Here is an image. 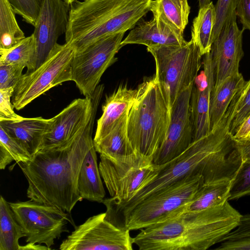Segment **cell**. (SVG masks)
I'll return each instance as SVG.
<instances>
[{
	"label": "cell",
	"mask_w": 250,
	"mask_h": 250,
	"mask_svg": "<svg viewBox=\"0 0 250 250\" xmlns=\"http://www.w3.org/2000/svg\"><path fill=\"white\" fill-rule=\"evenodd\" d=\"M216 250H250V236L226 240L219 243Z\"/></svg>",
	"instance_id": "74e56055"
},
{
	"label": "cell",
	"mask_w": 250,
	"mask_h": 250,
	"mask_svg": "<svg viewBox=\"0 0 250 250\" xmlns=\"http://www.w3.org/2000/svg\"><path fill=\"white\" fill-rule=\"evenodd\" d=\"M91 104L90 96L76 99L53 117L52 125L40 150L59 147L76 137L87 123Z\"/></svg>",
	"instance_id": "2e32d148"
},
{
	"label": "cell",
	"mask_w": 250,
	"mask_h": 250,
	"mask_svg": "<svg viewBox=\"0 0 250 250\" xmlns=\"http://www.w3.org/2000/svg\"><path fill=\"white\" fill-rule=\"evenodd\" d=\"M102 95V92L96 91L91 96L87 123L72 140L59 147L40 150L29 161L18 164L27 181V196L30 199L68 213L83 200L79 191V175L94 146L93 128Z\"/></svg>",
	"instance_id": "6da1fadb"
},
{
	"label": "cell",
	"mask_w": 250,
	"mask_h": 250,
	"mask_svg": "<svg viewBox=\"0 0 250 250\" xmlns=\"http://www.w3.org/2000/svg\"><path fill=\"white\" fill-rule=\"evenodd\" d=\"M204 184L202 176L192 172L147 196L122 218L121 227L141 229L165 220L190 202Z\"/></svg>",
	"instance_id": "52a82bcc"
},
{
	"label": "cell",
	"mask_w": 250,
	"mask_h": 250,
	"mask_svg": "<svg viewBox=\"0 0 250 250\" xmlns=\"http://www.w3.org/2000/svg\"><path fill=\"white\" fill-rule=\"evenodd\" d=\"M147 50L155 60V78L170 110L180 94L193 85L202 56L191 40L179 45L148 47Z\"/></svg>",
	"instance_id": "8992f818"
},
{
	"label": "cell",
	"mask_w": 250,
	"mask_h": 250,
	"mask_svg": "<svg viewBox=\"0 0 250 250\" xmlns=\"http://www.w3.org/2000/svg\"><path fill=\"white\" fill-rule=\"evenodd\" d=\"M0 63L18 64L26 67L27 71L35 69L36 43L32 34L25 37L13 47L0 50Z\"/></svg>",
	"instance_id": "f1b7e54d"
},
{
	"label": "cell",
	"mask_w": 250,
	"mask_h": 250,
	"mask_svg": "<svg viewBox=\"0 0 250 250\" xmlns=\"http://www.w3.org/2000/svg\"><path fill=\"white\" fill-rule=\"evenodd\" d=\"M150 11L153 17L183 34L188 22L190 7L188 0H152Z\"/></svg>",
	"instance_id": "d4e9b609"
},
{
	"label": "cell",
	"mask_w": 250,
	"mask_h": 250,
	"mask_svg": "<svg viewBox=\"0 0 250 250\" xmlns=\"http://www.w3.org/2000/svg\"><path fill=\"white\" fill-rule=\"evenodd\" d=\"M229 106L231 110L229 130L231 135L250 114V80L246 81L243 87L232 99Z\"/></svg>",
	"instance_id": "4dcf8cb0"
},
{
	"label": "cell",
	"mask_w": 250,
	"mask_h": 250,
	"mask_svg": "<svg viewBox=\"0 0 250 250\" xmlns=\"http://www.w3.org/2000/svg\"><path fill=\"white\" fill-rule=\"evenodd\" d=\"M127 115L129 140L141 157L151 161L163 143L170 110L155 77L141 83Z\"/></svg>",
	"instance_id": "5b68a950"
},
{
	"label": "cell",
	"mask_w": 250,
	"mask_h": 250,
	"mask_svg": "<svg viewBox=\"0 0 250 250\" xmlns=\"http://www.w3.org/2000/svg\"><path fill=\"white\" fill-rule=\"evenodd\" d=\"M236 14L243 28L250 32V0H238Z\"/></svg>",
	"instance_id": "f35d334b"
},
{
	"label": "cell",
	"mask_w": 250,
	"mask_h": 250,
	"mask_svg": "<svg viewBox=\"0 0 250 250\" xmlns=\"http://www.w3.org/2000/svg\"><path fill=\"white\" fill-rule=\"evenodd\" d=\"M232 18L223 27L213 42L211 50L214 73V88H216L230 76L239 72V64L244 56L243 34L236 21Z\"/></svg>",
	"instance_id": "9a60e30c"
},
{
	"label": "cell",
	"mask_w": 250,
	"mask_h": 250,
	"mask_svg": "<svg viewBox=\"0 0 250 250\" xmlns=\"http://www.w3.org/2000/svg\"><path fill=\"white\" fill-rule=\"evenodd\" d=\"M250 236V214L242 215L237 227L227 234L221 242Z\"/></svg>",
	"instance_id": "8d00e7d4"
},
{
	"label": "cell",
	"mask_w": 250,
	"mask_h": 250,
	"mask_svg": "<svg viewBox=\"0 0 250 250\" xmlns=\"http://www.w3.org/2000/svg\"><path fill=\"white\" fill-rule=\"evenodd\" d=\"M24 68L20 65L0 63V89L15 88Z\"/></svg>",
	"instance_id": "e575fe53"
},
{
	"label": "cell",
	"mask_w": 250,
	"mask_h": 250,
	"mask_svg": "<svg viewBox=\"0 0 250 250\" xmlns=\"http://www.w3.org/2000/svg\"><path fill=\"white\" fill-rule=\"evenodd\" d=\"M64 0L65 1H66L67 3H68L69 4L71 5L76 0Z\"/></svg>",
	"instance_id": "ee69618b"
},
{
	"label": "cell",
	"mask_w": 250,
	"mask_h": 250,
	"mask_svg": "<svg viewBox=\"0 0 250 250\" xmlns=\"http://www.w3.org/2000/svg\"><path fill=\"white\" fill-rule=\"evenodd\" d=\"M27 243L44 244L50 250L71 223L68 213L53 206L30 199L9 203Z\"/></svg>",
	"instance_id": "30bf717a"
},
{
	"label": "cell",
	"mask_w": 250,
	"mask_h": 250,
	"mask_svg": "<svg viewBox=\"0 0 250 250\" xmlns=\"http://www.w3.org/2000/svg\"><path fill=\"white\" fill-rule=\"evenodd\" d=\"M250 195V160L242 162L232 180L229 200Z\"/></svg>",
	"instance_id": "d6a6232c"
},
{
	"label": "cell",
	"mask_w": 250,
	"mask_h": 250,
	"mask_svg": "<svg viewBox=\"0 0 250 250\" xmlns=\"http://www.w3.org/2000/svg\"><path fill=\"white\" fill-rule=\"evenodd\" d=\"M203 70L193 83L190 101L193 141L211 131L209 106L214 88V73L211 52L203 56Z\"/></svg>",
	"instance_id": "e0dca14e"
},
{
	"label": "cell",
	"mask_w": 250,
	"mask_h": 250,
	"mask_svg": "<svg viewBox=\"0 0 250 250\" xmlns=\"http://www.w3.org/2000/svg\"><path fill=\"white\" fill-rule=\"evenodd\" d=\"M232 180L204 184L193 199L174 213L198 212L223 205L229 201Z\"/></svg>",
	"instance_id": "7402d4cb"
},
{
	"label": "cell",
	"mask_w": 250,
	"mask_h": 250,
	"mask_svg": "<svg viewBox=\"0 0 250 250\" xmlns=\"http://www.w3.org/2000/svg\"><path fill=\"white\" fill-rule=\"evenodd\" d=\"M152 0H84L71 4L65 42L79 51L106 36L133 28Z\"/></svg>",
	"instance_id": "277c9868"
},
{
	"label": "cell",
	"mask_w": 250,
	"mask_h": 250,
	"mask_svg": "<svg viewBox=\"0 0 250 250\" xmlns=\"http://www.w3.org/2000/svg\"><path fill=\"white\" fill-rule=\"evenodd\" d=\"M128 113L121 118L109 133L93 142L96 152L118 165L132 166L153 162L139 156L134 149L127 133Z\"/></svg>",
	"instance_id": "ac0fdd59"
},
{
	"label": "cell",
	"mask_w": 250,
	"mask_h": 250,
	"mask_svg": "<svg viewBox=\"0 0 250 250\" xmlns=\"http://www.w3.org/2000/svg\"><path fill=\"white\" fill-rule=\"evenodd\" d=\"M238 0H217L215 5V21L212 33V43L218 37L224 26L237 17L236 9Z\"/></svg>",
	"instance_id": "1f68e13d"
},
{
	"label": "cell",
	"mask_w": 250,
	"mask_h": 250,
	"mask_svg": "<svg viewBox=\"0 0 250 250\" xmlns=\"http://www.w3.org/2000/svg\"><path fill=\"white\" fill-rule=\"evenodd\" d=\"M246 81L240 72L233 74L212 91L209 106L211 131L216 127L237 93Z\"/></svg>",
	"instance_id": "603a6c76"
},
{
	"label": "cell",
	"mask_w": 250,
	"mask_h": 250,
	"mask_svg": "<svg viewBox=\"0 0 250 250\" xmlns=\"http://www.w3.org/2000/svg\"><path fill=\"white\" fill-rule=\"evenodd\" d=\"M215 21V5L212 1L200 7L193 21L191 40L198 47L202 56L211 51Z\"/></svg>",
	"instance_id": "484cf974"
},
{
	"label": "cell",
	"mask_w": 250,
	"mask_h": 250,
	"mask_svg": "<svg viewBox=\"0 0 250 250\" xmlns=\"http://www.w3.org/2000/svg\"><path fill=\"white\" fill-rule=\"evenodd\" d=\"M7 0H0V50H8L25 38Z\"/></svg>",
	"instance_id": "83f0119b"
},
{
	"label": "cell",
	"mask_w": 250,
	"mask_h": 250,
	"mask_svg": "<svg viewBox=\"0 0 250 250\" xmlns=\"http://www.w3.org/2000/svg\"><path fill=\"white\" fill-rule=\"evenodd\" d=\"M193 85L184 90L170 110V121L165 140L153 163L164 165L182 153L193 140L190 101Z\"/></svg>",
	"instance_id": "4fadbf2b"
},
{
	"label": "cell",
	"mask_w": 250,
	"mask_h": 250,
	"mask_svg": "<svg viewBox=\"0 0 250 250\" xmlns=\"http://www.w3.org/2000/svg\"><path fill=\"white\" fill-rule=\"evenodd\" d=\"M241 216L229 201L200 212L175 213L141 229L133 243L139 250H206L235 229Z\"/></svg>",
	"instance_id": "3957f363"
},
{
	"label": "cell",
	"mask_w": 250,
	"mask_h": 250,
	"mask_svg": "<svg viewBox=\"0 0 250 250\" xmlns=\"http://www.w3.org/2000/svg\"><path fill=\"white\" fill-rule=\"evenodd\" d=\"M75 53L69 43H58L40 66L22 74L12 96L14 108L21 110L53 87L72 81L71 63Z\"/></svg>",
	"instance_id": "ba28073f"
},
{
	"label": "cell",
	"mask_w": 250,
	"mask_h": 250,
	"mask_svg": "<svg viewBox=\"0 0 250 250\" xmlns=\"http://www.w3.org/2000/svg\"><path fill=\"white\" fill-rule=\"evenodd\" d=\"M100 158L101 176L111 196L103 202L115 206H121L130 200L157 176L162 166L153 162L121 165L103 156L100 155Z\"/></svg>",
	"instance_id": "7c38bea8"
},
{
	"label": "cell",
	"mask_w": 250,
	"mask_h": 250,
	"mask_svg": "<svg viewBox=\"0 0 250 250\" xmlns=\"http://www.w3.org/2000/svg\"><path fill=\"white\" fill-rule=\"evenodd\" d=\"M96 152L94 146L88 152L79 173L78 188L83 199L100 203L104 199L105 192L97 163Z\"/></svg>",
	"instance_id": "cb8c5ba5"
},
{
	"label": "cell",
	"mask_w": 250,
	"mask_h": 250,
	"mask_svg": "<svg viewBox=\"0 0 250 250\" xmlns=\"http://www.w3.org/2000/svg\"><path fill=\"white\" fill-rule=\"evenodd\" d=\"M230 124L227 112L215 128L162 165L157 176L127 202L119 206L109 204L113 215L121 217L147 196L192 172L202 176L205 184L232 179L242 160L230 132Z\"/></svg>",
	"instance_id": "7a4b0ae2"
},
{
	"label": "cell",
	"mask_w": 250,
	"mask_h": 250,
	"mask_svg": "<svg viewBox=\"0 0 250 250\" xmlns=\"http://www.w3.org/2000/svg\"><path fill=\"white\" fill-rule=\"evenodd\" d=\"M31 158L28 151L0 126V169H4L13 161L26 163Z\"/></svg>",
	"instance_id": "f546056e"
},
{
	"label": "cell",
	"mask_w": 250,
	"mask_h": 250,
	"mask_svg": "<svg viewBox=\"0 0 250 250\" xmlns=\"http://www.w3.org/2000/svg\"><path fill=\"white\" fill-rule=\"evenodd\" d=\"M235 143L240 153L242 162L250 160V140L245 142H235Z\"/></svg>",
	"instance_id": "60d3db41"
},
{
	"label": "cell",
	"mask_w": 250,
	"mask_h": 250,
	"mask_svg": "<svg viewBox=\"0 0 250 250\" xmlns=\"http://www.w3.org/2000/svg\"><path fill=\"white\" fill-rule=\"evenodd\" d=\"M125 32L109 35L76 51L71 63L72 81L82 94L91 95L105 70L115 62Z\"/></svg>",
	"instance_id": "9c48e42d"
},
{
	"label": "cell",
	"mask_w": 250,
	"mask_h": 250,
	"mask_svg": "<svg viewBox=\"0 0 250 250\" xmlns=\"http://www.w3.org/2000/svg\"><path fill=\"white\" fill-rule=\"evenodd\" d=\"M137 89L121 84L108 96L102 106L103 114L97 121L93 142L98 141L109 133L121 118L127 113L134 102Z\"/></svg>",
	"instance_id": "44dd1931"
},
{
	"label": "cell",
	"mask_w": 250,
	"mask_h": 250,
	"mask_svg": "<svg viewBox=\"0 0 250 250\" xmlns=\"http://www.w3.org/2000/svg\"><path fill=\"white\" fill-rule=\"evenodd\" d=\"M199 7H201L209 3H210L211 0H198Z\"/></svg>",
	"instance_id": "7bdbcfd3"
},
{
	"label": "cell",
	"mask_w": 250,
	"mask_h": 250,
	"mask_svg": "<svg viewBox=\"0 0 250 250\" xmlns=\"http://www.w3.org/2000/svg\"><path fill=\"white\" fill-rule=\"evenodd\" d=\"M69 10L70 4L64 0H44L33 33L36 43L35 69L46 60L59 38L65 33Z\"/></svg>",
	"instance_id": "5bb4252c"
},
{
	"label": "cell",
	"mask_w": 250,
	"mask_h": 250,
	"mask_svg": "<svg viewBox=\"0 0 250 250\" xmlns=\"http://www.w3.org/2000/svg\"><path fill=\"white\" fill-rule=\"evenodd\" d=\"M105 212L88 218L61 244V250H132L130 230L111 223Z\"/></svg>",
	"instance_id": "8fae6325"
},
{
	"label": "cell",
	"mask_w": 250,
	"mask_h": 250,
	"mask_svg": "<svg viewBox=\"0 0 250 250\" xmlns=\"http://www.w3.org/2000/svg\"><path fill=\"white\" fill-rule=\"evenodd\" d=\"M183 34L178 33L157 18L148 21L141 19L130 30L121 42L122 47L129 44L144 45L147 47L157 45H179L186 42Z\"/></svg>",
	"instance_id": "d6986e66"
},
{
	"label": "cell",
	"mask_w": 250,
	"mask_h": 250,
	"mask_svg": "<svg viewBox=\"0 0 250 250\" xmlns=\"http://www.w3.org/2000/svg\"><path fill=\"white\" fill-rule=\"evenodd\" d=\"M52 122L53 118L23 117L19 121H0V126L17 140L32 157L41 150Z\"/></svg>",
	"instance_id": "ffe728a7"
},
{
	"label": "cell",
	"mask_w": 250,
	"mask_h": 250,
	"mask_svg": "<svg viewBox=\"0 0 250 250\" xmlns=\"http://www.w3.org/2000/svg\"><path fill=\"white\" fill-rule=\"evenodd\" d=\"M15 12L34 26L39 17L44 0H7Z\"/></svg>",
	"instance_id": "836d02e7"
},
{
	"label": "cell",
	"mask_w": 250,
	"mask_h": 250,
	"mask_svg": "<svg viewBox=\"0 0 250 250\" xmlns=\"http://www.w3.org/2000/svg\"><path fill=\"white\" fill-rule=\"evenodd\" d=\"M25 237L10 206L0 197V250H20L19 240Z\"/></svg>",
	"instance_id": "4316f807"
},
{
	"label": "cell",
	"mask_w": 250,
	"mask_h": 250,
	"mask_svg": "<svg viewBox=\"0 0 250 250\" xmlns=\"http://www.w3.org/2000/svg\"><path fill=\"white\" fill-rule=\"evenodd\" d=\"M235 142H245L250 140V114L243 120L232 135Z\"/></svg>",
	"instance_id": "ab89813d"
},
{
	"label": "cell",
	"mask_w": 250,
	"mask_h": 250,
	"mask_svg": "<svg viewBox=\"0 0 250 250\" xmlns=\"http://www.w3.org/2000/svg\"><path fill=\"white\" fill-rule=\"evenodd\" d=\"M14 91V87L0 89V121H16L23 118L14 111L11 100Z\"/></svg>",
	"instance_id": "d590c367"
},
{
	"label": "cell",
	"mask_w": 250,
	"mask_h": 250,
	"mask_svg": "<svg viewBox=\"0 0 250 250\" xmlns=\"http://www.w3.org/2000/svg\"><path fill=\"white\" fill-rule=\"evenodd\" d=\"M50 250L47 246L39 244L27 243L24 246H21L20 250Z\"/></svg>",
	"instance_id": "b9f144b4"
}]
</instances>
